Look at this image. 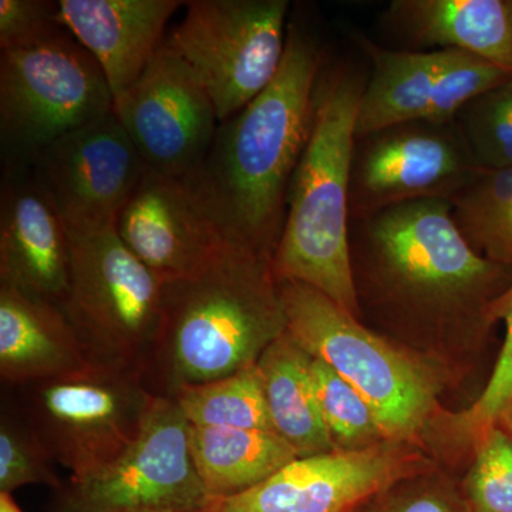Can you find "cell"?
Here are the masks:
<instances>
[{
	"instance_id": "1",
	"label": "cell",
	"mask_w": 512,
	"mask_h": 512,
	"mask_svg": "<svg viewBox=\"0 0 512 512\" xmlns=\"http://www.w3.org/2000/svg\"><path fill=\"white\" fill-rule=\"evenodd\" d=\"M320 73L318 42L289 26L275 79L221 121L204 160L181 180L228 244L274 258L289 184L311 136Z\"/></svg>"
},
{
	"instance_id": "2",
	"label": "cell",
	"mask_w": 512,
	"mask_h": 512,
	"mask_svg": "<svg viewBox=\"0 0 512 512\" xmlns=\"http://www.w3.org/2000/svg\"><path fill=\"white\" fill-rule=\"evenodd\" d=\"M286 330L272 259L225 242L197 274L164 282L163 316L144 380L157 396L258 362Z\"/></svg>"
},
{
	"instance_id": "3",
	"label": "cell",
	"mask_w": 512,
	"mask_h": 512,
	"mask_svg": "<svg viewBox=\"0 0 512 512\" xmlns=\"http://www.w3.org/2000/svg\"><path fill=\"white\" fill-rule=\"evenodd\" d=\"M365 84L346 67L320 73L311 136L293 171L272 258L276 281L312 286L355 318L360 305L350 254V181Z\"/></svg>"
},
{
	"instance_id": "4",
	"label": "cell",
	"mask_w": 512,
	"mask_h": 512,
	"mask_svg": "<svg viewBox=\"0 0 512 512\" xmlns=\"http://www.w3.org/2000/svg\"><path fill=\"white\" fill-rule=\"evenodd\" d=\"M380 295L413 309L474 312L494 320L512 285L510 269L471 248L451 215L450 201L397 205L352 221Z\"/></svg>"
},
{
	"instance_id": "5",
	"label": "cell",
	"mask_w": 512,
	"mask_h": 512,
	"mask_svg": "<svg viewBox=\"0 0 512 512\" xmlns=\"http://www.w3.org/2000/svg\"><path fill=\"white\" fill-rule=\"evenodd\" d=\"M278 286L286 332L365 397L387 441L414 439L436 404L433 373L318 289L298 281Z\"/></svg>"
},
{
	"instance_id": "6",
	"label": "cell",
	"mask_w": 512,
	"mask_h": 512,
	"mask_svg": "<svg viewBox=\"0 0 512 512\" xmlns=\"http://www.w3.org/2000/svg\"><path fill=\"white\" fill-rule=\"evenodd\" d=\"M69 232L72 265L64 315L90 363L144 377L160 333L163 279L126 247L114 225Z\"/></svg>"
},
{
	"instance_id": "7",
	"label": "cell",
	"mask_w": 512,
	"mask_h": 512,
	"mask_svg": "<svg viewBox=\"0 0 512 512\" xmlns=\"http://www.w3.org/2000/svg\"><path fill=\"white\" fill-rule=\"evenodd\" d=\"M96 59L64 30L0 52V141L5 168H29L50 144L113 111Z\"/></svg>"
},
{
	"instance_id": "8",
	"label": "cell",
	"mask_w": 512,
	"mask_h": 512,
	"mask_svg": "<svg viewBox=\"0 0 512 512\" xmlns=\"http://www.w3.org/2000/svg\"><path fill=\"white\" fill-rule=\"evenodd\" d=\"M20 387V419L72 478L100 470L126 453L157 400L140 373L97 363Z\"/></svg>"
},
{
	"instance_id": "9",
	"label": "cell",
	"mask_w": 512,
	"mask_h": 512,
	"mask_svg": "<svg viewBox=\"0 0 512 512\" xmlns=\"http://www.w3.org/2000/svg\"><path fill=\"white\" fill-rule=\"evenodd\" d=\"M165 39L210 94L218 120L244 109L275 79L286 47L288 0H191Z\"/></svg>"
},
{
	"instance_id": "10",
	"label": "cell",
	"mask_w": 512,
	"mask_h": 512,
	"mask_svg": "<svg viewBox=\"0 0 512 512\" xmlns=\"http://www.w3.org/2000/svg\"><path fill=\"white\" fill-rule=\"evenodd\" d=\"M212 498L195 470L190 423L157 396L140 436L113 463L72 478L66 512H201Z\"/></svg>"
},
{
	"instance_id": "11",
	"label": "cell",
	"mask_w": 512,
	"mask_h": 512,
	"mask_svg": "<svg viewBox=\"0 0 512 512\" xmlns=\"http://www.w3.org/2000/svg\"><path fill=\"white\" fill-rule=\"evenodd\" d=\"M357 42L372 62L357 111V140L414 121L454 123L470 101L512 77L461 50L396 52L363 36Z\"/></svg>"
},
{
	"instance_id": "12",
	"label": "cell",
	"mask_w": 512,
	"mask_h": 512,
	"mask_svg": "<svg viewBox=\"0 0 512 512\" xmlns=\"http://www.w3.org/2000/svg\"><path fill=\"white\" fill-rule=\"evenodd\" d=\"M362 140L353 160L350 221L409 202L450 201L483 170L456 121H414Z\"/></svg>"
},
{
	"instance_id": "13",
	"label": "cell",
	"mask_w": 512,
	"mask_h": 512,
	"mask_svg": "<svg viewBox=\"0 0 512 512\" xmlns=\"http://www.w3.org/2000/svg\"><path fill=\"white\" fill-rule=\"evenodd\" d=\"M113 111L147 167L177 180L197 170L220 126L204 84L167 42Z\"/></svg>"
},
{
	"instance_id": "14",
	"label": "cell",
	"mask_w": 512,
	"mask_h": 512,
	"mask_svg": "<svg viewBox=\"0 0 512 512\" xmlns=\"http://www.w3.org/2000/svg\"><path fill=\"white\" fill-rule=\"evenodd\" d=\"M423 464L404 443L299 457L251 490L214 498L201 512H355Z\"/></svg>"
},
{
	"instance_id": "15",
	"label": "cell",
	"mask_w": 512,
	"mask_h": 512,
	"mask_svg": "<svg viewBox=\"0 0 512 512\" xmlns=\"http://www.w3.org/2000/svg\"><path fill=\"white\" fill-rule=\"evenodd\" d=\"M147 165L114 111L50 144L30 165L72 231L116 224Z\"/></svg>"
},
{
	"instance_id": "16",
	"label": "cell",
	"mask_w": 512,
	"mask_h": 512,
	"mask_svg": "<svg viewBox=\"0 0 512 512\" xmlns=\"http://www.w3.org/2000/svg\"><path fill=\"white\" fill-rule=\"evenodd\" d=\"M114 228L164 282L197 274L225 244L183 181L151 168L117 215Z\"/></svg>"
},
{
	"instance_id": "17",
	"label": "cell",
	"mask_w": 512,
	"mask_h": 512,
	"mask_svg": "<svg viewBox=\"0 0 512 512\" xmlns=\"http://www.w3.org/2000/svg\"><path fill=\"white\" fill-rule=\"evenodd\" d=\"M66 222L29 168H5L0 194V282L59 306L70 284Z\"/></svg>"
},
{
	"instance_id": "18",
	"label": "cell",
	"mask_w": 512,
	"mask_h": 512,
	"mask_svg": "<svg viewBox=\"0 0 512 512\" xmlns=\"http://www.w3.org/2000/svg\"><path fill=\"white\" fill-rule=\"evenodd\" d=\"M181 6L180 0H59L57 18L100 64L116 99L163 46Z\"/></svg>"
},
{
	"instance_id": "19",
	"label": "cell",
	"mask_w": 512,
	"mask_h": 512,
	"mask_svg": "<svg viewBox=\"0 0 512 512\" xmlns=\"http://www.w3.org/2000/svg\"><path fill=\"white\" fill-rule=\"evenodd\" d=\"M90 365L59 306L0 282V376L25 386L72 375Z\"/></svg>"
},
{
	"instance_id": "20",
	"label": "cell",
	"mask_w": 512,
	"mask_h": 512,
	"mask_svg": "<svg viewBox=\"0 0 512 512\" xmlns=\"http://www.w3.org/2000/svg\"><path fill=\"white\" fill-rule=\"evenodd\" d=\"M384 19L416 45L461 50L512 73V0H394Z\"/></svg>"
},
{
	"instance_id": "21",
	"label": "cell",
	"mask_w": 512,
	"mask_h": 512,
	"mask_svg": "<svg viewBox=\"0 0 512 512\" xmlns=\"http://www.w3.org/2000/svg\"><path fill=\"white\" fill-rule=\"evenodd\" d=\"M311 362L312 356L286 330L256 362L275 433L298 457L339 450L320 413L312 384Z\"/></svg>"
},
{
	"instance_id": "22",
	"label": "cell",
	"mask_w": 512,
	"mask_h": 512,
	"mask_svg": "<svg viewBox=\"0 0 512 512\" xmlns=\"http://www.w3.org/2000/svg\"><path fill=\"white\" fill-rule=\"evenodd\" d=\"M190 450L212 500L251 490L299 458L278 433L264 430L190 426Z\"/></svg>"
},
{
	"instance_id": "23",
	"label": "cell",
	"mask_w": 512,
	"mask_h": 512,
	"mask_svg": "<svg viewBox=\"0 0 512 512\" xmlns=\"http://www.w3.org/2000/svg\"><path fill=\"white\" fill-rule=\"evenodd\" d=\"M450 205L458 231L471 248L512 269V167L483 168Z\"/></svg>"
},
{
	"instance_id": "24",
	"label": "cell",
	"mask_w": 512,
	"mask_h": 512,
	"mask_svg": "<svg viewBox=\"0 0 512 512\" xmlns=\"http://www.w3.org/2000/svg\"><path fill=\"white\" fill-rule=\"evenodd\" d=\"M171 397L190 426L275 431L258 363L222 379L181 387Z\"/></svg>"
},
{
	"instance_id": "25",
	"label": "cell",
	"mask_w": 512,
	"mask_h": 512,
	"mask_svg": "<svg viewBox=\"0 0 512 512\" xmlns=\"http://www.w3.org/2000/svg\"><path fill=\"white\" fill-rule=\"evenodd\" d=\"M311 376L320 413L339 450H359L386 443L372 406L322 360L312 357Z\"/></svg>"
},
{
	"instance_id": "26",
	"label": "cell",
	"mask_w": 512,
	"mask_h": 512,
	"mask_svg": "<svg viewBox=\"0 0 512 512\" xmlns=\"http://www.w3.org/2000/svg\"><path fill=\"white\" fill-rule=\"evenodd\" d=\"M456 124L481 168L512 167V77L470 101Z\"/></svg>"
},
{
	"instance_id": "27",
	"label": "cell",
	"mask_w": 512,
	"mask_h": 512,
	"mask_svg": "<svg viewBox=\"0 0 512 512\" xmlns=\"http://www.w3.org/2000/svg\"><path fill=\"white\" fill-rule=\"evenodd\" d=\"M497 318L504 320L505 339L493 375L476 402L450 419L454 436L473 444L497 426L512 406V285L495 303L494 319Z\"/></svg>"
},
{
	"instance_id": "28",
	"label": "cell",
	"mask_w": 512,
	"mask_h": 512,
	"mask_svg": "<svg viewBox=\"0 0 512 512\" xmlns=\"http://www.w3.org/2000/svg\"><path fill=\"white\" fill-rule=\"evenodd\" d=\"M466 481L471 512H512V436L501 424L481 437Z\"/></svg>"
},
{
	"instance_id": "29",
	"label": "cell",
	"mask_w": 512,
	"mask_h": 512,
	"mask_svg": "<svg viewBox=\"0 0 512 512\" xmlns=\"http://www.w3.org/2000/svg\"><path fill=\"white\" fill-rule=\"evenodd\" d=\"M53 457L20 416L0 421V493L12 494L29 484L59 487Z\"/></svg>"
},
{
	"instance_id": "30",
	"label": "cell",
	"mask_w": 512,
	"mask_h": 512,
	"mask_svg": "<svg viewBox=\"0 0 512 512\" xmlns=\"http://www.w3.org/2000/svg\"><path fill=\"white\" fill-rule=\"evenodd\" d=\"M64 30L57 18V2L0 0V52L35 46Z\"/></svg>"
},
{
	"instance_id": "31",
	"label": "cell",
	"mask_w": 512,
	"mask_h": 512,
	"mask_svg": "<svg viewBox=\"0 0 512 512\" xmlns=\"http://www.w3.org/2000/svg\"><path fill=\"white\" fill-rule=\"evenodd\" d=\"M379 512H463L460 505L440 490L409 491L387 501Z\"/></svg>"
},
{
	"instance_id": "32",
	"label": "cell",
	"mask_w": 512,
	"mask_h": 512,
	"mask_svg": "<svg viewBox=\"0 0 512 512\" xmlns=\"http://www.w3.org/2000/svg\"><path fill=\"white\" fill-rule=\"evenodd\" d=\"M0 512H22L12 495L0 493Z\"/></svg>"
},
{
	"instance_id": "33",
	"label": "cell",
	"mask_w": 512,
	"mask_h": 512,
	"mask_svg": "<svg viewBox=\"0 0 512 512\" xmlns=\"http://www.w3.org/2000/svg\"><path fill=\"white\" fill-rule=\"evenodd\" d=\"M498 424H501V426H503L504 429L507 430L508 433H510L512 436V406L511 409L504 414L503 419H501L500 423Z\"/></svg>"
}]
</instances>
